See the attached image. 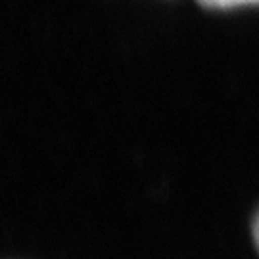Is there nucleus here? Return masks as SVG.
Wrapping results in <instances>:
<instances>
[{
  "label": "nucleus",
  "mask_w": 259,
  "mask_h": 259,
  "mask_svg": "<svg viewBox=\"0 0 259 259\" xmlns=\"http://www.w3.org/2000/svg\"><path fill=\"white\" fill-rule=\"evenodd\" d=\"M253 240H255V246H257L259 250V215L257 219H255V223H253Z\"/></svg>",
  "instance_id": "2"
},
{
  "label": "nucleus",
  "mask_w": 259,
  "mask_h": 259,
  "mask_svg": "<svg viewBox=\"0 0 259 259\" xmlns=\"http://www.w3.org/2000/svg\"><path fill=\"white\" fill-rule=\"evenodd\" d=\"M205 8L229 10L236 6H246V4H259V0H198Z\"/></svg>",
  "instance_id": "1"
}]
</instances>
